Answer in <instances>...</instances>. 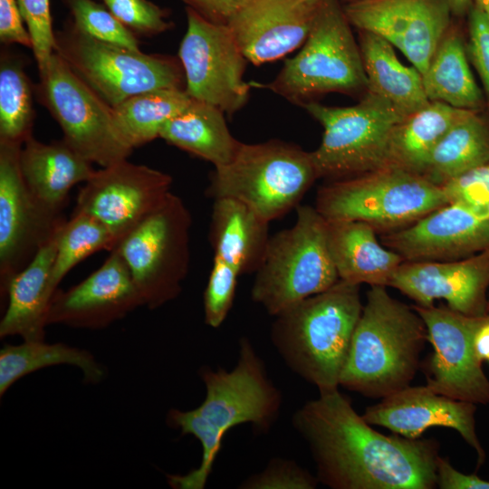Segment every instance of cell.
Returning <instances> with one entry per match:
<instances>
[{"label": "cell", "mask_w": 489, "mask_h": 489, "mask_svg": "<svg viewBox=\"0 0 489 489\" xmlns=\"http://www.w3.org/2000/svg\"><path fill=\"white\" fill-rule=\"evenodd\" d=\"M308 445L319 483L332 489L436 487L439 444L385 436L372 428L339 389L319 393L292 415Z\"/></svg>", "instance_id": "6da1fadb"}, {"label": "cell", "mask_w": 489, "mask_h": 489, "mask_svg": "<svg viewBox=\"0 0 489 489\" xmlns=\"http://www.w3.org/2000/svg\"><path fill=\"white\" fill-rule=\"evenodd\" d=\"M238 359L231 370L204 366L199 376L206 388L203 402L192 410L173 408L168 422L182 435L200 443L202 457L197 468L184 475H168L176 489H203L222 447L225 435L241 424H252L265 432L277 419L282 407L280 390L269 378L265 365L251 340H239Z\"/></svg>", "instance_id": "7a4b0ae2"}, {"label": "cell", "mask_w": 489, "mask_h": 489, "mask_svg": "<svg viewBox=\"0 0 489 489\" xmlns=\"http://www.w3.org/2000/svg\"><path fill=\"white\" fill-rule=\"evenodd\" d=\"M427 341V327L411 306L386 286H370L354 330L340 386L384 398L410 385Z\"/></svg>", "instance_id": "3957f363"}, {"label": "cell", "mask_w": 489, "mask_h": 489, "mask_svg": "<svg viewBox=\"0 0 489 489\" xmlns=\"http://www.w3.org/2000/svg\"><path fill=\"white\" fill-rule=\"evenodd\" d=\"M362 308L360 285L339 280L273 316L271 341L286 366L319 393L337 390Z\"/></svg>", "instance_id": "277c9868"}, {"label": "cell", "mask_w": 489, "mask_h": 489, "mask_svg": "<svg viewBox=\"0 0 489 489\" xmlns=\"http://www.w3.org/2000/svg\"><path fill=\"white\" fill-rule=\"evenodd\" d=\"M350 25L339 0H321L300 52L285 61L272 82L251 85L302 107L331 92L363 96L368 79Z\"/></svg>", "instance_id": "5b68a950"}, {"label": "cell", "mask_w": 489, "mask_h": 489, "mask_svg": "<svg viewBox=\"0 0 489 489\" xmlns=\"http://www.w3.org/2000/svg\"><path fill=\"white\" fill-rule=\"evenodd\" d=\"M318 178L311 152L299 146L279 139L242 143L229 164L215 168L206 195L240 201L270 223L296 208Z\"/></svg>", "instance_id": "8992f818"}, {"label": "cell", "mask_w": 489, "mask_h": 489, "mask_svg": "<svg viewBox=\"0 0 489 489\" xmlns=\"http://www.w3.org/2000/svg\"><path fill=\"white\" fill-rule=\"evenodd\" d=\"M296 221L270 236L256 270L252 300L275 316L340 279L327 244V221L311 206L296 207Z\"/></svg>", "instance_id": "52a82bcc"}, {"label": "cell", "mask_w": 489, "mask_h": 489, "mask_svg": "<svg viewBox=\"0 0 489 489\" xmlns=\"http://www.w3.org/2000/svg\"><path fill=\"white\" fill-rule=\"evenodd\" d=\"M446 204L441 187L421 175L383 167L321 186L314 207L327 221H362L388 233Z\"/></svg>", "instance_id": "ba28073f"}, {"label": "cell", "mask_w": 489, "mask_h": 489, "mask_svg": "<svg viewBox=\"0 0 489 489\" xmlns=\"http://www.w3.org/2000/svg\"><path fill=\"white\" fill-rule=\"evenodd\" d=\"M191 226L184 201L169 192L116 244L113 249L126 263L143 306L154 310L180 294L189 268Z\"/></svg>", "instance_id": "9c48e42d"}, {"label": "cell", "mask_w": 489, "mask_h": 489, "mask_svg": "<svg viewBox=\"0 0 489 489\" xmlns=\"http://www.w3.org/2000/svg\"><path fill=\"white\" fill-rule=\"evenodd\" d=\"M54 52L111 107L139 93L185 89L177 58L149 54L97 40L79 31L71 20L54 32Z\"/></svg>", "instance_id": "30bf717a"}, {"label": "cell", "mask_w": 489, "mask_h": 489, "mask_svg": "<svg viewBox=\"0 0 489 489\" xmlns=\"http://www.w3.org/2000/svg\"><path fill=\"white\" fill-rule=\"evenodd\" d=\"M303 108L323 128L321 144L311 156L318 177L331 181L383 168L390 134L406 118L369 91L352 106L313 101Z\"/></svg>", "instance_id": "8fae6325"}, {"label": "cell", "mask_w": 489, "mask_h": 489, "mask_svg": "<svg viewBox=\"0 0 489 489\" xmlns=\"http://www.w3.org/2000/svg\"><path fill=\"white\" fill-rule=\"evenodd\" d=\"M38 98L60 125L63 139L101 168L128 159L133 149L115 122L112 107L55 52L40 69Z\"/></svg>", "instance_id": "7c38bea8"}, {"label": "cell", "mask_w": 489, "mask_h": 489, "mask_svg": "<svg viewBox=\"0 0 489 489\" xmlns=\"http://www.w3.org/2000/svg\"><path fill=\"white\" fill-rule=\"evenodd\" d=\"M187 27L178 50L190 98L233 115L248 101L247 60L227 25L211 23L187 7Z\"/></svg>", "instance_id": "4fadbf2b"}, {"label": "cell", "mask_w": 489, "mask_h": 489, "mask_svg": "<svg viewBox=\"0 0 489 489\" xmlns=\"http://www.w3.org/2000/svg\"><path fill=\"white\" fill-rule=\"evenodd\" d=\"M433 348L426 386L437 394L474 404L489 403V379L475 350V332L486 315L470 316L447 305L412 304Z\"/></svg>", "instance_id": "5bb4252c"}, {"label": "cell", "mask_w": 489, "mask_h": 489, "mask_svg": "<svg viewBox=\"0 0 489 489\" xmlns=\"http://www.w3.org/2000/svg\"><path fill=\"white\" fill-rule=\"evenodd\" d=\"M23 145L0 142V283L24 269L66 221L41 204L27 187L20 168Z\"/></svg>", "instance_id": "9a60e30c"}, {"label": "cell", "mask_w": 489, "mask_h": 489, "mask_svg": "<svg viewBox=\"0 0 489 489\" xmlns=\"http://www.w3.org/2000/svg\"><path fill=\"white\" fill-rule=\"evenodd\" d=\"M172 177L128 159L95 170L80 189L73 213L95 217L117 243L170 191Z\"/></svg>", "instance_id": "2e32d148"}, {"label": "cell", "mask_w": 489, "mask_h": 489, "mask_svg": "<svg viewBox=\"0 0 489 489\" xmlns=\"http://www.w3.org/2000/svg\"><path fill=\"white\" fill-rule=\"evenodd\" d=\"M351 25L397 47L423 74L451 26L447 0H354L344 7Z\"/></svg>", "instance_id": "e0dca14e"}, {"label": "cell", "mask_w": 489, "mask_h": 489, "mask_svg": "<svg viewBox=\"0 0 489 489\" xmlns=\"http://www.w3.org/2000/svg\"><path fill=\"white\" fill-rule=\"evenodd\" d=\"M408 262H442L489 249V217L462 203H448L412 225L381 235Z\"/></svg>", "instance_id": "ac0fdd59"}, {"label": "cell", "mask_w": 489, "mask_h": 489, "mask_svg": "<svg viewBox=\"0 0 489 489\" xmlns=\"http://www.w3.org/2000/svg\"><path fill=\"white\" fill-rule=\"evenodd\" d=\"M139 306L141 297L129 268L116 250L88 277L67 291L54 292L47 323L99 330L124 318Z\"/></svg>", "instance_id": "d6986e66"}, {"label": "cell", "mask_w": 489, "mask_h": 489, "mask_svg": "<svg viewBox=\"0 0 489 489\" xmlns=\"http://www.w3.org/2000/svg\"><path fill=\"white\" fill-rule=\"evenodd\" d=\"M388 286L422 307L432 306L436 300L443 299L450 309L463 314L485 315L489 313V249L454 261H404Z\"/></svg>", "instance_id": "ffe728a7"}, {"label": "cell", "mask_w": 489, "mask_h": 489, "mask_svg": "<svg viewBox=\"0 0 489 489\" xmlns=\"http://www.w3.org/2000/svg\"><path fill=\"white\" fill-rule=\"evenodd\" d=\"M475 411L476 404L437 394L426 385H409L366 408L362 417L370 425L408 438H419L434 427L452 428L475 450L481 465L485 452L475 431Z\"/></svg>", "instance_id": "44dd1931"}, {"label": "cell", "mask_w": 489, "mask_h": 489, "mask_svg": "<svg viewBox=\"0 0 489 489\" xmlns=\"http://www.w3.org/2000/svg\"><path fill=\"white\" fill-rule=\"evenodd\" d=\"M321 1L250 0L227 26L248 62H274L303 44Z\"/></svg>", "instance_id": "7402d4cb"}, {"label": "cell", "mask_w": 489, "mask_h": 489, "mask_svg": "<svg viewBox=\"0 0 489 489\" xmlns=\"http://www.w3.org/2000/svg\"><path fill=\"white\" fill-rule=\"evenodd\" d=\"M58 232L8 281L3 292L7 295L8 304L0 321L1 338L20 336L24 341L44 340L49 306L54 294L51 274Z\"/></svg>", "instance_id": "603a6c76"}, {"label": "cell", "mask_w": 489, "mask_h": 489, "mask_svg": "<svg viewBox=\"0 0 489 489\" xmlns=\"http://www.w3.org/2000/svg\"><path fill=\"white\" fill-rule=\"evenodd\" d=\"M21 173L34 197L44 206L62 213L71 189L94 173L85 159L64 139L43 143L29 137L19 157Z\"/></svg>", "instance_id": "cb8c5ba5"}, {"label": "cell", "mask_w": 489, "mask_h": 489, "mask_svg": "<svg viewBox=\"0 0 489 489\" xmlns=\"http://www.w3.org/2000/svg\"><path fill=\"white\" fill-rule=\"evenodd\" d=\"M376 232L362 221H327V244L340 280L388 286L404 259L380 244Z\"/></svg>", "instance_id": "d4e9b609"}, {"label": "cell", "mask_w": 489, "mask_h": 489, "mask_svg": "<svg viewBox=\"0 0 489 489\" xmlns=\"http://www.w3.org/2000/svg\"><path fill=\"white\" fill-rule=\"evenodd\" d=\"M269 222L249 206L233 198H215L209 240L214 256L229 264L240 274L255 273L269 241Z\"/></svg>", "instance_id": "484cf974"}, {"label": "cell", "mask_w": 489, "mask_h": 489, "mask_svg": "<svg viewBox=\"0 0 489 489\" xmlns=\"http://www.w3.org/2000/svg\"><path fill=\"white\" fill-rule=\"evenodd\" d=\"M359 46L369 91L387 100L404 117L430 103L422 74L414 66L404 65L391 43L375 34L360 31Z\"/></svg>", "instance_id": "4316f807"}, {"label": "cell", "mask_w": 489, "mask_h": 489, "mask_svg": "<svg viewBox=\"0 0 489 489\" xmlns=\"http://www.w3.org/2000/svg\"><path fill=\"white\" fill-rule=\"evenodd\" d=\"M159 138L215 168L229 164L243 143L231 134L220 109L193 99L163 126Z\"/></svg>", "instance_id": "83f0119b"}, {"label": "cell", "mask_w": 489, "mask_h": 489, "mask_svg": "<svg viewBox=\"0 0 489 489\" xmlns=\"http://www.w3.org/2000/svg\"><path fill=\"white\" fill-rule=\"evenodd\" d=\"M468 110L430 101L406 117L390 134L384 167L420 175L434 148Z\"/></svg>", "instance_id": "f1b7e54d"}, {"label": "cell", "mask_w": 489, "mask_h": 489, "mask_svg": "<svg viewBox=\"0 0 489 489\" xmlns=\"http://www.w3.org/2000/svg\"><path fill=\"white\" fill-rule=\"evenodd\" d=\"M430 101H440L456 109L477 110L484 101L467 60L466 48L458 31L450 26L430 63L422 74Z\"/></svg>", "instance_id": "f546056e"}, {"label": "cell", "mask_w": 489, "mask_h": 489, "mask_svg": "<svg viewBox=\"0 0 489 489\" xmlns=\"http://www.w3.org/2000/svg\"><path fill=\"white\" fill-rule=\"evenodd\" d=\"M489 163V121L468 110L434 148L420 175L441 187L452 178Z\"/></svg>", "instance_id": "4dcf8cb0"}, {"label": "cell", "mask_w": 489, "mask_h": 489, "mask_svg": "<svg viewBox=\"0 0 489 489\" xmlns=\"http://www.w3.org/2000/svg\"><path fill=\"white\" fill-rule=\"evenodd\" d=\"M79 368L85 381L97 384L105 378L104 368L87 350L44 340L5 345L0 350V395L15 381L41 369L56 365Z\"/></svg>", "instance_id": "1f68e13d"}, {"label": "cell", "mask_w": 489, "mask_h": 489, "mask_svg": "<svg viewBox=\"0 0 489 489\" xmlns=\"http://www.w3.org/2000/svg\"><path fill=\"white\" fill-rule=\"evenodd\" d=\"M191 101L185 89H158L131 96L112 110L120 134L134 149L159 138L163 126Z\"/></svg>", "instance_id": "d6a6232c"}, {"label": "cell", "mask_w": 489, "mask_h": 489, "mask_svg": "<svg viewBox=\"0 0 489 489\" xmlns=\"http://www.w3.org/2000/svg\"><path fill=\"white\" fill-rule=\"evenodd\" d=\"M31 84L21 62L9 55L0 63V142L23 145L34 125Z\"/></svg>", "instance_id": "836d02e7"}, {"label": "cell", "mask_w": 489, "mask_h": 489, "mask_svg": "<svg viewBox=\"0 0 489 489\" xmlns=\"http://www.w3.org/2000/svg\"><path fill=\"white\" fill-rule=\"evenodd\" d=\"M115 237L95 217L72 213L60 228L51 274V287L55 292L64 276L80 262L101 250L111 251Z\"/></svg>", "instance_id": "e575fe53"}, {"label": "cell", "mask_w": 489, "mask_h": 489, "mask_svg": "<svg viewBox=\"0 0 489 489\" xmlns=\"http://www.w3.org/2000/svg\"><path fill=\"white\" fill-rule=\"evenodd\" d=\"M68 5L72 24L79 31L97 40L140 51L135 34L110 10L94 0H63Z\"/></svg>", "instance_id": "d590c367"}, {"label": "cell", "mask_w": 489, "mask_h": 489, "mask_svg": "<svg viewBox=\"0 0 489 489\" xmlns=\"http://www.w3.org/2000/svg\"><path fill=\"white\" fill-rule=\"evenodd\" d=\"M239 275L237 269L214 256L204 292L205 322L208 326L218 328L226 319L234 302Z\"/></svg>", "instance_id": "8d00e7d4"}, {"label": "cell", "mask_w": 489, "mask_h": 489, "mask_svg": "<svg viewBox=\"0 0 489 489\" xmlns=\"http://www.w3.org/2000/svg\"><path fill=\"white\" fill-rule=\"evenodd\" d=\"M110 12L133 34L155 35L173 25L168 12L149 0H101Z\"/></svg>", "instance_id": "74e56055"}, {"label": "cell", "mask_w": 489, "mask_h": 489, "mask_svg": "<svg viewBox=\"0 0 489 489\" xmlns=\"http://www.w3.org/2000/svg\"><path fill=\"white\" fill-rule=\"evenodd\" d=\"M319 481L292 460L273 458L262 471L246 478L243 489H314Z\"/></svg>", "instance_id": "f35d334b"}, {"label": "cell", "mask_w": 489, "mask_h": 489, "mask_svg": "<svg viewBox=\"0 0 489 489\" xmlns=\"http://www.w3.org/2000/svg\"><path fill=\"white\" fill-rule=\"evenodd\" d=\"M17 3L31 35L32 51L40 69L54 52L50 0H17Z\"/></svg>", "instance_id": "ab89813d"}, {"label": "cell", "mask_w": 489, "mask_h": 489, "mask_svg": "<svg viewBox=\"0 0 489 489\" xmlns=\"http://www.w3.org/2000/svg\"><path fill=\"white\" fill-rule=\"evenodd\" d=\"M441 188L448 203H462L484 213L489 203V163L452 178Z\"/></svg>", "instance_id": "60d3db41"}, {"label": "cell", "mask_w": 489, "mask_h": 489, "mask_svg": "<svg viewBox=\"0 0 489 489\" xmlns=\"http://www.w3.org/2000/svg\"><path fill=\"white\" fill-rule=\"evenodd\" d=\"M468 31L467 56L489 97V17L475 5L469 10Z\"/></svg>", "instance_id": "b9f144b4"}, {"label": "cell", "mask_w": 489, "mask_h": 489, "mask_svg": "<svg viewBox=\"0 0 489 489\" xmlns=\"http://www.w3.org/2000/svg\"><path fill=\"white\" fill-rule=\"evenodd\" d=\"M17 0H0V39L4 43H17L32 49V39L24 25Z\"/></svg>", "instance_id": "7bdbcfd3"}, {"label": "cell", "mask_w": 489, "mask_h": 489, "mask_svg": "<svg viewBox=\"0 0 489 489\" xmlns=\"http://www.w3.org/2000/svg\"><path fill=\"white\" fill-rule=\"evenodd\" d=\"M204 19L227 25L250 0H181Z\"/></svg>", "instance_id": "ee69618b"}, {"label": "cell", "mask_w": 489, "mask_h": 489, "mask_svg": "<svg viewBox=\"0 0 489 489\" xmlns=\"http://www.w3.org/2000/svg\"><path fill=\"white\" fill-rule=\"evenodd\" d=\"M436 486L441 489H489V480L475 474L465 475L454 468L448 458L439 456Z\"/></svg>", "instance_id": "f6af8a7d"}, {"label": "cell", "mask_w": 489, "mask_h": 489, "mask_svg": "<svg viewBox=\"0 0 489 489\" xmlns=\"http://www.w3.org/2000/svg\"><path fill=\"white\" fill-rule=\"evenodd\" d=\"M453 14L462 15L471 9L473 0H447Z\"/></svg>", "instance_id": "bcb514c9"}, {"label": "cell", "mask_w": 489, "mask_h": 489, "mask_svg": "<svg viewBox=\"0 0 489 489\" xmlns=\"http://www.w3.org/2000/svg\"><path fill=\"white\" fill-rule=\"evenodd\" d=\"M475 6L489 17V0H475Z\"/></svg>", "instance_id": "7dc6e473"}, {"label": "cell", "mask_w": 489, "mask_h": 489, "mask_svg": "<svg viewBox=\"0 0 489 489\" xmlns=\"http://www.w3.org/2000/svg\"><path fill=\"white\" fill-rule=\"evenodd\" d=\"M484 214L489 217V203L487 206L485 207Z\"/></svg>", "instance_id": "c3c4849f"}, {"label": "cell", "mask_w": 489, "mask_h": 489, "mask_svg": "<svg viewBox=\"0 0 489 489\" xmlns=\"http://www.w3.org/2000/svg\"><path fill=\"white\" fill-rule=\"evenodd\" d=\"M487 312H489V296H488V302H487Z\"/></svg>", "instance_id": "681fc988"}, {"label": "cell", "mask_w": 489, "mask_h": 489, "mask_svg": "<svg viewBox=\"0 0 489 489\" xmlns=\"http://www.w3.org/2000/svg\"><path fill=\"white\" fill-rule=\"evenodd\" d=\"M488 362H489V360H488Z\"/></svg>", "instance_id": "f907efd6"}]
</instances>
